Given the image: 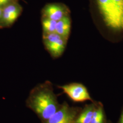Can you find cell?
<instances>
[{"instance_id": "6da1fadb", "label": "cell", "mask_w": 123, "mask_h": 123, "mask_svg": "<svg viewBox=\"0 0 123 123\" xmlns=\"http://www.w3.org/2000/svg\"><path fill=\"white\" fill-rule=\"evenodd\" d=\"M31 97V109L44 120H47L58 110L57 101L49 83L36 88Z\"/></svg>"}, {"instance_id": "7a4b0ae2", "label": "cell", "mask_w": 123, "mask_h": 123, "mask_svg": "<svg viewBox=\"0 0 123 123\" xmlns=\"http://www.w3.org/2000/svg\"><path fill=\"white\" fill-rule=\"evenodd\" d=\"M106 25L113 30H123V19L112 0H96Z\"/></svg>"}, {"instance_id": "3957f363", "label": "cell", "mask_w": 123, "mask_h": 123, "mask_svg": "<svg viewBox=\"0 0 123 123\" xmlns=\"http://www.w3.org/2000/svg\"><path fill=\"white\" fill-rule=\"evenodd\" d=\"M43 40L45 49L53 58L61 56L66 48L68 41L56 32L43 35Z\"/></svg>"}, {"instance_id": "277c9868", "label": "cell", "mask_w": 123, "mask_h": 123, "mask_svg": "<svg viewBox=\"0 0 123 123\" xmlns=\"http://www.w3.org/2000/svg\"><path fill=\"white\" fill-rule=\"evenodd\" d=\"M22 8L18 1H15L2 8V14L0 22V28L12 26L22 12Z\"/></svg>"}, {"instance_id": "5b68a950", "label": "cell", "mask_w": 123, "mask_h": 123, "mask_svg": "<svg viewBox=\"0 0 123 123\" xmlns=\"http://www.w3.org/2000/svg\"><path fill=\"white\" fill-rule=\"evenodd\" d=\"M59 87L74 102H80L92 100L87 88L81 84L73 83Z\"/></svg>"}, {"instance_id": "8992f818", "label": "cell", "mask_w": 123, "mask_h": 123, "mask_svg": "<svg viewBox=\"0 0 123 123\" xmlns=\"http://www.w3.org/2000/svg\"><path fill=\"white\" fill-rule=\"evenodd\" d=\"M69 15V11L64 5L51 3L47 5L42 10V17L57 22Z\"/></svg>"}, {"instance_id": "52a82bcc", "label": "cell", "mask_w": 123, "mask_h": 123, "mask_svg": "<svg viewBox=\"0 0 123 123\" xmlns=\"http://www.w3.org/2000/svg\"><path fill=\"white\" fill-rule=\"evenodd\" d=\"M75 114L67 105L61 108L46 121L45 123H74Z\"/></svg>"}, {"instance_id": "ba28073f", "label": "cell", "mask_w": 123, "mask_h": 123, "mask_svg": "<svg viewBox=\"0 0 123 123\" xmlns=\"http://www.w3.org/2000/svg\"><path fill=\"white\" fill-rule=\"evenodd\" d=\"M71 21L69 15L57 21L55 32L66 39L68 40L70 35Z\"/></svg>"}, {"instance_id": "9c48e42d", "label": "cell", "mask_w": 123, "mask_h": 123, "mask_svg": "<svg viewBox=\"0 0 123 123\" xmlns=\"http://www.w3.org/2000/svg\"><path fill=\"white\" fill-rule=\"evenodd\" d=\"M56 21L46 17H42V25L43 28V35L55 32L56 31Z\"/></svg>"}, {"instance_id": "30bf717a", "label": "cell", "mask_w": 123, "mask_h": 123, "mask_svg": "<svg viewBox=\"0 0 123 123\" xmlns=\"http://www.w3.org/2000/svg\"><path fill=\"white\" fill-rule=\"evenodd\" d=\"M93 110L90 107L84 110L76 121L75 123H90L92 118Z\"/></svg>"}, {"instance_id": "8fae6325", "label": "cell", "mask_w": 123, "mask_h": 123, "mask_svg": "<svg viewBox=\"0 0 123 123\" xmlns=\"http://www.w3.org/2000/svg\"><path fill=\"white\" fill-rule=\"evenodd\" d=\"M103 113L101 109L95 111H93L92 118L90 123H96L97 121L102 117H103Z\"/></svg>"}, {"instance_id": "7c38bea8", "label": "cell", "mask_w": 123, "mask_h": 123, "mask_svg": "<svg viewBox=\"0 0 123 123\" xmlns=\"http://www.w3.org/2000/svg\"><path fill=\"white\" fill-rule=\"evenodd\" d=\"M123 19V0H112Z\"/></svg>"}, {"instance_id": "4fadbf2b", "label": "cell", "mask_w": 123, "mask_h": 123, "mask_svg": "<svg viewBox=\"0 0 123 123\" xmlns=\"http://www.w3.org/2000/svg\"><path fill=\"white\" fill-rule=\"evenodd\" d=\"M18 0H0V7L3 8L5 6L15 1H18Z\"/></svg>"}, {"instance_id": "5bb4252c", "label": "cell", "mask_w": 123, "mask_h": 123, "mask_svg": "<svg viewBox=\"0 0 123 123\" xmlns=\"http://www.w3.org/2000/svg\"><path fill=\"white\" fill-rule=\"evenodd\" d=\"M103 119H104V116L102 117L100 119H99L96 123H103Z\"/></svg>"}, {"instance_id": "9a60e30c", "label": "cell", "mask_w": 123, "mask_h": 123, "mask_svg": "<svg viewBox=\"0 0 123 123\" xmlns=\"http://www.w3.org/2000/svg\"><path fill=\"white\" fill-rule=\"evenodd\" d=\"M2 14V8L0 7V22L1 19Z\"/></svg>"}, {"instance_id": "2e32d148", "label": "cell", "mask_w": 123, "mask_h": 123, "mask_svg": "<svg viewBox=\"0 0 123 123\" xmlns=\"http://www.w3.org/2000/svg\"><path fill=\"white\" fill-rule=\"evenodd\" d=\"M119 123H123V113L121 115V117L120 118Z\"/></svg>"}]
</instances>
